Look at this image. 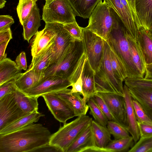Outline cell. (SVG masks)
<instances>
[{
  "label": "cell",
  "instance_id": "31",
  "mask_svg": "<svg viewBox=\"0 0 152 152\" xmlns=\"http://www.w3.org/2000/svg\"><path fill=\"white\" fill-rule=\"evenodd\" d=\"M15 80L18 89L22 91L31 88L39 81L33 72L28 69L16 77Z\"/></svg>",
  "mask_w": 152,
  "mask_h": 152
},
{
  "label": "cell",
  "instance_id": "17",
  "mask_svg": "<svg viewBox=\"0 0 152 152\" xmlns=\"http://www.w3.org/2000/svg\"><path fill=\"white\" fill-rule=\"evenodd\" d=\"M66 88L54 92L64 100L74 111L75 116L86 115L89 107L87 102L79 93H72Z\"/></svg>",
  "mask_w": 152,
  "mask_h": 152
},
{
  "label": "cell",
  "instance_id": "10",
  "mask_svg": "<svg viewBox=\"0 0 152 152\" xmlns=\"http://www.w3.org/2000/svg\"><path fill=\"white\" fill-rule=\"evenodd\" d=\"M27 114L17 103L14 92L6 95L0 99V131Z\"/></svg>",
  "mask_w": 152,
  "mask_h": 152
},
{
  "label": "cell",
  "instance_id": "2",
  "mask_svg": "<svg viewBox=\"0 0 152 152\" xmlns=\"http://www.w3.org/2000/svg\"><path fill=\"white\" fill-rule=\"evenodd\" d=\"M110 11L113 22L111 32L106 42L123 62L126 69L127 77H140L132 61L127 37L128 32L115 11L111 8Z\"/></svg>",
  "mask_w": 152,
  "mask_h": 152
},
{
  "label": "cell",
  "instance_id": "43",
  "mask_svg": "<svg viewBox=\"0 0 152 152\" xmlns=\"http://www.w3.org/2000/svg\"><path fill=\"white\" fill-rule=\"evenodd\" d=\"M140 137L152 136V124L145 123L137 122Z\"/></svg>",
  "mask_w": 152,
  "mask_h": 152
},
{
  "label": "cell",
  "instance_id": "30",
  "mask_svg": "<svg viewBox=\"0 0 152 152\" xmlns=\"http://www.w3.org/2000/svg\"><path fill=\"white\" fill-rule=\"evenodd\" d=\"M138 42L146 64L152 63V35L148 30L142 28L139 30L137 37Z\"/></svg>",
  "mask_w": 152,
  "mask_h": 152
},
{
  "label": "cell",
  "instance_id": "20",
  "mask_svg": "<svg viewBox=\"0 0 152 152\" xmlns=\"http://www.w3.org/2000/svg\"><path fill=\"white\" fill-rule=\"evenodd\" d=\"M128 87L132 99L140 104L152 121V89L137 87Z\"/></svg>",
  "mask_w": 152,
  "mask_h": 152
},
{
  "label": "cell",
  "instance_id": "9",
  "mask_svg": "<svg viewBox=\"0 0 152 152\" xmlns=\"http://www.w3.org/2000/svg\"><path fill=\"white\" fill-rule=\"evenodd\" d=\"M72 86L68 79L55 75L45 76L31 88L23 92L27 95L37 97L55 92Z\"/></svg>",
  "mask_w": 152,
  "mask_h": 152
},
{
  "label": "cell",
  "instance_id": "40",
  "mask_svg": "<svg viewBox=\"0 0 152 152\" xmlns=\"http://www.w3.org/2000/svg\"><path fill=\"white\" fill-rule=\"evenodd\" d=\"M91 97L94 100L105 115L108 121L117 122L104 101L97 93Z\"/></svg>",
  "mask_w": 152,
  "mask_h": 152
},
{
  "label": "cell",
  "instance_id": "49",
  "mask_svg": "<svg viewBox=\"0 0 152 152\" xmlns=\"http://www.w3.org/2000/svg\"><path fill=\"white\" fill-rule=\"evenodd\" d=\"M9 41H6L0 43V61L7 58V54L5 51Z\"/></svg>",
  "mask_w": 152,
  "mask_h": 152
},
{
  "label": "cell",
  "instance_id": "38",
  "mask_svg": "<svg viewBox=\"0 0 152 152\" xmlns=\"http://www.w3.org/2000/svg\"><path fill=\"white\" fill-rule=\"evenodd\" d=\"M128 87H137L152 89V79L145 78L127 77L124 81Z\"/></svg>",
  "mask_w": 152,
  "mask_h": 152
},
{
  "label": "cell",
  "instance_id": "41",
  "mask_svg": "<svg viewBox=\"0 0 152 152\" xmlns=\"http://www.w3.org/2000/svg\"><path fill=\"white\" fill-rule=\"evenodd\" d=\"M63 27L75 39L82 41V28L76 21L64 25Z\"/></svg>",
  "mask_w": 152,
  "mask_h": 152
},
{
  "label": "cell",
  "instance_id": "50",
  "mask_svg": "<svg viewBox=\"0 0 152 152\" xmlns=\"http://www.w3.org/2000/svg\"><path fill=\"white\" fill-rule=\"evenodd\" d=\"M145 73L144 78L152 79V63L149 64H145Z\"/></svg>",
  "mask_w": 152,
  "mask_h": 152
},
{
  "label": "cell",
  "instance_id": "28",
  "mask_svg": "<svg viewBox=\"0 0 152 152\" xmlns=\"http://www.w3.org/2000/svg\"><path fill=\"white\" fill-rule=\"evenodd\" d=\"M44 115L35 111L20 118L0 131V135H4L19 130L30 124L37 122Z\"/></svg>",
  "mask_w": 152,
  "mask_h": 152
},
{
  "label": "cell",
  "instance_id": "27",
  "mask_svg": "<svg viewBox=\"0 0 152 152\" xmlns=\"http://www.w3.org/2000/svg\"><path fill=\"white\" fill-rule=\"evenodd\" d=\"M16 63L6 58L0 61V85L15 78L21 73Z\"/></svg>",
  "mask_w": 152,
  "mask_h": 152
},
{
  "label": "cell",
  "instance_id": "13",
  "mask_svg": "<svg viewBox=\"0 0 152 152\" xmlns=\"http://www.w3.org/2000/svg\"><path fill=\"white\" fill-rule=\"evenodd\" d=\"M97 93L104 101L117 122L127 129L128 124L124 97L114 93Z\"/></svg>",
  "mask_w": 152,
  "mask_h": 152
},
{
  "label": "cell",
  "instance_id": "34",
  "mask_svg": "<svg viewBox=\"0 0 152 152\" xmlns=\"http://www.w3.org/2000/svg\"><path fill=\"white\" fill-rule=\"evenodd\" d=\"M38 0H19L16 10L20 22L22 25L29 15Z\"/></svg>",
  "mask_w": 152,
  "mask_h": 152
},
{
  "label": "cell",
  "instance_id": "39",
  "mask_svg": "<svg viewBox=\"0 0 152 152\" xmlns=\"http://www.w3.org/2000/svg\"><path fill=\"white\" fill-rule=\"evenodd\" d=\"M132 104L137 122L152 124V121L148 117L140 104L137 101L132 99Z\"/></svg>",
  "mask_w": 152,
  "mask_h": 152
},
{
  "label": "cell",
  "instance_id": "52",
  "mask_svg": "<svg viewBox=\"0 0 152 152\" xmlns=\"http://www.w3.org/2000/svg\"><path fill=\"white\" fill-rule=\"evenodd\" d=\"M151 34L152 35V23L150 26V28L148 30Z\"/></svg>",
  "mask_w": 152,
  "mask_h": 152
},
{
  "label": "cell",
  "instance_id": "37",
  "mask_svg": "<svg viewBox=\"0 0 152 152\" xmlns=\"http://www.w3.org/2000/svg\"><path fill=\"white\" fill-rule=\"evenodd\" d=\"M128 152H152V136L140 137Z\"/></svg>",
  "mask_w": 152,
  "mask_h": 152
},
{
  "label": "cell",
  "instance_id": "29",
  "mask_svg": "<svg viewBox=\"0 0 152 152\" xmlns=\"http://www.w3.org/2000/svg\"><path fill=\"white\" fill-rule=\"evenodd\" d=\"M15 100L22 110L27 114L38 111L37 97L28 96L18 89L14 92Z\"/></svg>",
  "mask_w": 152,
  "mask_h": 152
},
{
  "label": "cell",
  "instance_id": "14",
  "mask_svg": "<svg viewBox=\"0 0 152 152\" xmlns=\"http://www.w3.org/2000/svg\"><path fill=\"white\" fill-rule=\"evenodd\" d=\"M75 39L60 24L51 51L50 64L59 63L64 56L72 43Z\"/></svg>",
  "mask_w": 152,
  "mask_h": 152
},
{
  "label": "cell",
  "instance_id": "15",
  "mask_svg": "<svg viewBox=\"0 0 152 152\" xmlns=\"http://www.w3.org/2000/svg\"><path fill=\"white\" fill-rule=\"evenodd\" d=\"M91 124L77 137L66 152H95L97 147Z\"/></svg>",
  "mask_w": 152,
  "mask_h": 152
},
{
  "label": "cell",
  "instance_id": "21",
  "mask_svg": "<svg viewBox=\"0 0 152 152\" xmlns=\"http://www.w3.org/2000/svg\"><path fill=\"white\" fill-rule=\"evenodd\" d=\"M41 16L37 4L33 8L28 17L23 22V35L24 39L29 42L31 37L38 31L41 26Z\"/></svg>",
  "mask_w": 152,
  "mask_h": 152
},
{
  "label": "cell",
  "instance_id": "36",
  "mask_svg": "<svg viewBox=\"0 0 152 152\" xmlns=\"http://www.w3.org/2000/svg\"><path fill=\"white\" fill-rule=\"evenodd\" d=\"M106 126L115 139L126 138L130 136L127 129L117 122L108 121Z\"/></svg>",
  "mask_w": 152,
  "mask_h": 152
},
{
  "label": "cell",
  "instance_id": "42",
  "mask_svg": "<svg viewBox=\"0 0 152 152\" xmlns=\"http://www.w3.org/2000/svg\"><path fill=\"white\" fill-rule=\"evenodd\" d=\"M17 89L15 78L5 82L0 85V99L8 94L15 92Z\"/></svg>",
  "mask_w": 152,
  "mask_h": 152
},
{
  "label": "cell",
  "instance_id": "32",
  "mask_svg": "<svg viewBox=\"0 0 152 152\" xmlns=\"http://www.w3.org/2000/svg\"><path fill=\"white\" fill-rule=\"evenodd\" d=\"M134 142L132 136L112 140L104 149V152H128Z\"/></svg>",
  "mask_w": 152,
  "mask_h": 152
},
{
  "label": "cell",
  "instance_id": "47",
  "mask_svg": "<svg viewBox=\"0 0 152 152\" xmlns=\"http://www.w3.org/2000/svg\"><path fill=\"white\" fill-rule=\"evenodd\" d=\"M15 62L19 67L21 70H26L27 67L26 54L22 51L17 57Z\"/></svg>",
  "mask_w": 152,
  "mask_h": 152
},
{
  "label": "cell",
  "instance_id": "3",
  "mask_svg": "<svg viewBox=\"0 0 152 152\" xmlns=\"http://www.w3.org/2000/svg\"><path fill=\"white\" fill-rule=\"evenodd\" d=\"M94 81L97 93H109L124 96L123 81L114 73L111 65L110 47L105 41L104 54L99 71L95 73Z\"/></svg>",
  "mask_w": 152,
  "mask_h": 152
},
{
  "label": "cell",
  "instance_id": "6",
  "mask_svg": "<svg viewBox=\"0 0 152 152\" xmlns=\"http://www.w3.org/2000/svg\"><path fill=\"white\" fill-rule=\"evenodd\" d=\"M76 16L67 0H45L42 16L45 23H57L64 25L76 22Z\"/></svg>",
  "mask_w": 152,
  "mask_h": 152
},
{
  "label": "cell",
  "instance_id": "4",
  "mask_svg": "<svg viewBox=\"0 0 152 152\" xmlns=\"http://www.w3.org/2000/svg\"><path fill=\"white\" fill-rule=\"evenodd\" d=\"M92 118L86 115L78 116L72 121L64 124L51 134L49 143L59 147L62 152L68 148L79 135L92 122Z\"/></svg>",
  "mask_w": 152,
  "mask_h": 152
},
{
  "label": "cell",
  "instance_id": "18",
  "mask_svg": "<svg viewBox=\"0 0 152 152\" xmlns=\"http://www.w3.org/2000/svg\"><path fill=\"white\" fill-rule=\"evenodd\" d=\"M53 44L45 48L35 56L33 57L29 66L28 69L33 72L39 81L45 77V70L50 64Z\"/></svg>",
  "mask_w": 152,
  "mask_h": 152
},
{
  "label": "cell",
  "instance_id": "1",
  "mask_svg": "<svg viewBox=\"0 0 152 152\" xmlns=\"http://www.w3.org/2000/svg\"><path fill=\"white\" fill-rule=\"evenodd\" d=\"M51 135L42 125L33 123L15 132L0 135V152H31L49 143Z\"/></svg>",
  "mask_w": 152,
  "mask_h": 152
},
{
  "label": "cell",
  "instance_id": "35",
  "mask_svg": "<svg viewBox=\"0 0 152 152\" xmlns=\"http://www.w3.org/2000/svg\"><path fill=\"white\" fill-rule=\"evenodd\" d=\"M87 104L90 109V113L95 120L102 125L106 126L108 120L94 100L90 98L87 100Z\"/></svg>",
  "mask_w": 152,
  "mask_h": 152
},
{
  "label": "cell",
  "instance_id": "11",
  "mask_svg": "<svg viewBox=\"0 0 152 152\" xmlns=\"http://www.w3.org/2000/svg\"><path fill=\"white\" fill-rule=\"evenodd\" d=\"M60 24L57 23H45L44 28L38 31L34 36L31 41L32 57L54 43Z\"/></svg>",
  "mask_w": 152,
  "mask_h": 152
},
{
  "label": "cell",
  "instance_id": "23",
  "mask_svg": "<svg viewBox=\"0 0 152 152\" xmlns=\"http://www.w3.org/2000/svg\"><path fill=\"white\" fill-rule=\"evenodd\" d=\"M95 72L87 59L82 72L83 88L84 93L83 98L86 101L94 94L97 93L95 81Z\"/></svg>",
  "mask_w": 152,
  "mask_h": 152
},
{
  "label": "cell",
  "instance_id": "5",
  "mask_svg": "<svg viewBox=\"0 0 152 152\" xmlns=\"http://www.w3.org/2000/svg\"><path fill=\"white\" fill-rule=\"evenodd\" d=\"M83 53L82 41L75 39L59 63L49 65L45 72V77L55 75L69 80Z\"/></svg>",
  "mask_w": 152,
  "mask_h": 152
},
{
  "label": "cell",
  "instance_id": "7",
  "mask_svg": "<svg viewBox=\"0 0 152 152\" xmlns=\"http://www.w3.org/2000/svg\"><path fill=\"white\" fill-rule=\"evenodd\" d=\"M113 22L110 8L101 0L91 13L88 25L86 28L106 41L111 32Z\"/></svg>",
  "mask_w": 152,
  "mask_h": 152
},
{
  "label": "cell",
  "instance_id": "48",
  "mask_svg": "<svg viewBox=\"0 0 152 152\" xmlns=\"http://www.w3.org/2000/svg\"><path fill=\"white\" fill-rule=\"evenodd\" d=\"M12 38L10 28L0 31V43L4 42H10Z\"/></svg>",
  "mask_w": 152,
  "mask_h": 152
},
{
  "label": "cell",
  "instance_id": "24",
  "mask_svg": "<svg viewBox=\"0 0 152 152\" xmlns=\"http://www.w3.org/2000/svg\"><path fill=\"white\" fill-rule=\"evenodd\" d=\"M135 5L142 28L149 30L152 23V0H135Z\"/></svg>",
  "mask_w": 152,
  "mask_h": 152
},
{
  "label": "cell",
  "instance_id": "8",
  "mask_svg": "<svg viewBox=\"0 0 152 152\" xmlns=\"http://www.w3.org/2000/svg\"><path fill=\"white\" fill-rule=\"evenodd\" d=\"M82 42L84 52L95 73L98 72L104 54L105 40L85 28H82Z\"/></svg>",
  "mask_w": 152,
  "mask_h": 152
},
{
  "label": "cell",
  "instance_id": "44",
  "mask_svg": "<svg viewBox=\"0 0 152 152\" xmlns=\"http://www.w3.org/2000/svg\"><path fill=\"white\" fill-rule=\"evenodd\" d=\"M14 23L12 17L9 15L0 16V31L10 28Z\"/></svg>",
  "mask_w": 152,
  "mask_h": 152
},
{
  "label": "cell",
  "instance_id": "51",
  "mask_svg": "<svg viewBox=\"0 0 152 152\" xmlns=\"http://www.w3.org/2000/svg\"><path fill=\"white\" fill-rule=\"evenodd\" d=\"M6 2V0H0V8L1 9L5 7Z\"/></svg>",
  "mask_w": 152,
  "mask_h": 152
},
{
  "label": "cell",
  "instance_id": "12",
  "mask_svg": "<svg viewBox=\"0 0 152 152\" xmlns=\"http://www.w3.org/2000/svg\"><path fill=\"white\" fill-rule=\"evenodd\" d=\"M46 105L54 118L64 124L75 116L73 110L63 99L53 92L42 96Z\"/></svg>",
  "mask_w": 152,
  "mask_h": 152
},
{
  "label": "cell",
  "instance_id": "22",
  "mask_svg": "<svg viewBox=\"0 0 152 152\" xmlns=\"http://www.w3.org/2000/svg\"><path fill=\"white\" fill-rule=\"evenodd\" d=\"M127 37L129 42L134 64L140 78H144L145 73V63L143 54L137 41L128 33Z\"/></svg>",
  "mask_w": 152,
  "mask_h": 152
},
{
  "label": "cell",
  "instance_id": "33",
  "mask_svg": "<svg viewBox=\"0 0 152 152\" xmlns=\"http://www.w3.org/2000/svg\"><path fill=\"white\" fill-rule=\"evenodd\" d=\"M109 47L110 61L113 72L118 78L123 81L127 77L125 67L121 59Z\"/></svg>",
  "mask_w": 152,
  "mask_h": 152
},
{
  "label": "cell",
  "instance_id": "45",
  "mask_svg": "<svg viewBox=\"0 0 152 152\" xmlns=\"http://www.w3.org/2000/svg\"><path fill=\"white\" fill-rule=\"evenodd\" d=\"M31 152H62L58 147L48 143L34 149Z\"/></svg>",
  "mask_w": 152,
  "mask_h": 152
},
{
  "label": "cell",
  "instance_id": "26",
  "mask_svg": "<svg viewBox=\"0 0 152 152\" xmlns=\"http://www.w3.org/2000/svg\"><path fill=\"white\" fill-rule=\"evenodd\" d=\"M76 16L89 18L94 8L102 0H67Z\"/></svg>",
  "mask_w": 152,
  "mask_h": 152
},
{
  "label": "cell",
  "instance_id": "25",
  "mask_svg": "<svg viewBox=\"0 0 152 152\" xmlns=\"http://www.w3.org/2000/svg\"><path fill=\"white\" fill-rule=\"evenodd\" d=\"M91 126L96 146L98 152H104V149L112 140L111 134L107 128L92 120Z\"/></svg>",
  "mask_w": 152,
  "mask_h": 152
},
{
  "label": "cell",
  "instance_id": "19",
  "mask_svg": "<svg viewBox=\"0 0 152 152\" xmlns=\"http://www.w3.org/2000/svg\"><path fill=\"white\" fill-rule=\"evenodd\" d=\"M124 99L125 103L126 117L128 124L127 130L132 137L136 143L140 137V134L132 104V98L130 94L128 87L124 86Z\"/></svg>",
  "mask_w": 152,
  "mask_h": 152
},
{
  "label": "cell",
  "instance_id": "46",
  "mask_svg": "<svg viewBox=\"0 0 152 152\" xmlns=\"http://www.w3.org/2000/svg\"><path fill=\"white\" fill-rule=\"evenodd\" d=\"M83 70V69L77 80L72 86V88L71 89L70 92L72 93H79L83 96L84 93L83 91L82 79Z\"/></svg>",
  "mask_w": 152,
  "mask_h": 152
},
{
  "label": "cell",
  "instance_id": "16",
  "mask_svg": "<svg viewBox=\"0 0 152 152\" xmlns=\"http://www.w3.org/2000/svg\"><path fill=\"white\" fill-rule=\"evenodd\" d=\"M120 18L126 30L137 40L138 30L132 14L129 12L121 0H104Z\"/></svg>",
  "mask_w": 152,
  "mask_h": 152
}]
</instances>
